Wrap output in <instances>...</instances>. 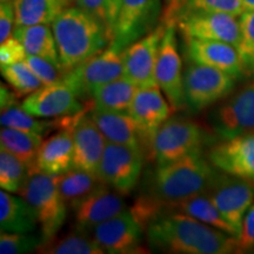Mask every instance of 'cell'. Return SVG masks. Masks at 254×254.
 Masks as SVG:
<instances>
[{"instance_id": "cell-1", "label": "cell", "mask_w": 254, "mask_h": 254, "mask_svg": "<svg viewBox=\"0 0 254 254\" xmlns=\"http://www.w3.org/2000/svg\"><path fill=\"white\" fill-rule=\"evenodd\" d=\"M146 232L148 244L158 252L174 254L237 253L236 237L178 211L159 214L148 224Z\"/></svg>"}, {"instance_id": "cell-2", "label": "cell", "mask_w": 254, "mask_h": 254, "mask_svg": "<svg viewBox=\"0 0 254 254\" xmlns=\"http://www.w3.org/2000/svg\"><path fill=\"white\" fill-rule=\"evenodd\" d=\"M217 168L200 152H194L179 160L158 165L150 184L147 198L154 201L161 211L190 196L205 193L213 182Z\"/></svg>"}, {"instance_id": "cell-3", "label": "cell", "mask_w": 254, "mask_h": 254, "mask_svg": "<svg viewBox=\"0 0 254 254\" xmlns=\"http://www.w3.org/2000/svg\"><path fill=\"white\" fill-rule=\"evenodd\" d=\"M52 30L60 63L66 71L98 55L110 44L104 25L78 6H68L53 21Z\"/></svg>"}, {"instance_id": "cell-4", "label": "cell", "mask_w": 254, "mask_h": 254, "mask_svg": "<svg viewBox=\"0 0 254 254\" xmlns=\"http://www.w3.org/2000/svg\"><path fill=\"white\" fill-rule=\"evenodd\" d=\"M18 194L33 208L43 244L55 238L66 221L67 204L60 194L53 176L32 167Z\"/></svg>"}, {"instance_id": "cell-5", "label": "cell", "mask_w": 254, "mask_h": 254, "mask_svg": "<svg viewBox=\"0 0 254 254\" xmlns=\"http://www.w3.org/2000/svg\"><path fill=\"white\" fill-rule=\"evenodd\" d=\"M208 139L201 125L187 117L168 118L155 132L151 145V157L157 165L179 160L202 151Z\"/></svg>"}, {"instance_id": "cell-6", "label": "cell", "mask_w": 254, "mask_h": 254, "mask_svg": "<svg viewBox=\"0 0 254 254\" xmlns=\"http://www.w3.org/2000/svg\"><path fill=\"white\" fill-rule=\"evenodd\" d=\"M124 50L116 43H111L107 49L66 72L64 82L78 98L92 95L98 87L123 77Z\"/></svg>"}, {"instance_id": "cell-7", "label": "cell", "mask_w": 254, "mask_h": 254, "mask_svg": "<svg viewBox=\"0 0 254 254\" xmlns=\"http://www.w3.org/2000/svg\"><path fill=\"white\" fill-rule=\"evenodd\" d=\"M236 78L221 69L194 64L184 73V103L192 112H200L233 91Z\"/></svg>"}, {"instance_id": "cell-8", "label": "cell", "mask_w": 254, "mask_h": 254, "mask_svg": "<svg viewBox=\"0 0 254 254\" xmlns=\"http://www.w3.org/2000/svg\"><path fill=\"white\" fill-rule=\"evenodd\" d=\"M208 124L220 140L254 133V81L222 99L209 112Z\"/></svg>"}, {"instance_id": "cell-9", "label": "cell", "mask_w": 254, "mask_h": 254, "mask_svg": "<svg viewBox=\"0 0 254 254\" xmlns=\"http://www.w3.org/2000/svg\"><path fill=\"white\" fill-rule=\"evenodd\" d=\"M205 193L222 217L239 233L243 219L254 202V183L225 172H217Z\"/></svg>"}, {"instance_id": "cell-10", "label": "cell", "mask_w": 254, "mask_h": 254, "mask_svg": "<svg viewBox=\"0 0 254 254\" xmlns=\"http://www.w3.org/2000/svg\"><path fill=\"white\" fill-rule=\"evenodd\" d=\"M141 170V150L107 142L98 168V176L116 192L125 195L132 192L138 184Z\"/></svg>"}, {"instance_id": "cell-11", "label": "cell", "mask_w": 254, "mask_h": 254, "mask_svg": "<svg viewBox=\"0 0 254 254\" xmlns=\"http://www.w3.org/2000/svg\"><path fill=\"white\" fill-rule=\"evenodd\" d=\"M176 24L185 38L224 41L238 49L240 23L236 15L217 12H186L178 15Z\"/></svg>"}, {"instance_id": "cell-12", "label": "cell", "mask_w": 254, "mask_h": 254, "mask_svg": "<svg viewBox=\"0 0 254 254\" xmlns=\"http://www.w3.org/2000/svg\"><path fill=\"white\" fill-rule=\"evenodd\" d=\"M155 81L173 110L185 106L183 63L178 51L174 24L167 25L161 39L155 65Z\"/></svg>"}, {"instance_id": "cell-13", "label": "cell", "mask_w": 254, "mask_h": 254, "mask_svg": "<svg viewBox=\"0 0 254 254\" xmlns=\"http://www.w3.org/2000/svg\"><path fill=\"white\" fill-rule=\"evenodd\" d=\"M166 24L161 23L153 31L138 39L124 50V74L138 87L157 85L155 65L159 47Z\"/></svg>"}, {"instance_id": "cell-14", "label": "cell", "mask_w": 254, "mask_h": 254, "mask_svg": "<svg viewBox=\"0 0 254 254\" xmlns=\"http://www.w3.org/2000/svg\"><path fill=\"white\" fill-rule=\"evenodd\" d=\"M160 0H123L112 43L126 49L155 28Z\"/></svg>"}, {"instance_id": "cell-15", "label": "cell", "mask_w": 254, "mask_h": 254, "mask_svg": "<svg viewBox=\"0 0 254 254\" xmlns=\"http://www.w3.org/2000/svg\"><path fill=\"white\" fill-rule=\"evenodd\" d=\"M21 106L32 116L45 119L71 117L84 111L78 95L64 81L43 85L27 95Z\"/></svg>"}, {"instance_id": "cell-16", "label": "cell", "mask_w": 254, "mask_h": 254, "mask_svg": "<svg viewBox=\"0 0 254 254\" xmlns=\"http://www.w3.org/2000/svg\"><path fill=\"white\" fill-rule=\"evenodd\" d=\"M207 159L221 172L254 183V133L238 135L212 145Z\"/></svg>"}, {"instance_id": "cell-17", "label": "cell", "mask_w": 254, "mask_h": 254, "mask_svg": "<svg viewBox=\"0 0 254 254\" xmlns=\"http://www.w3.org/2000/svg\"><path fill=\"white\" fill-rule=\"evenodd\" d=\"M144 228L136 221L131 209L101 222L92 232L97 244L110 254L135 252L141 243Z\"/></svg>"}, {"instance_id": "cell-18", "label": "cell", "mask_w": 254, "mask_h": 254, "mask_svg": "<svg viewBox=\"0 0 254 254\" xmlns=\"http://www.w3.org/2000/svg\"><path fill=\"white\" fill-rule=\"evenodd\" d=\"M172 106L165 99L158 85L139 87L127 112L131 114L144 136L145 146L151 150L155 132L170 118Z\"/></svg>"}, {"instance_id": "cell-19", "label": "cell", "mask_w": 254, "mask_h": 254, "mask_svg": "<svg viewBox=\"0 0 254 254\" xmlns=\"http://www.w3.org/2000/svg\"><path fill=\"white\" fill-rule=\"evenodd\" d=\"M109 187L105 184L72 206L74 211L75 230L92 234L94 228L101 222L127 209L122 194L112 192Z\"/></svg>"}, {"instance_id": "cell-20", "label": "cell", "mask_w": 254, "mask_h": 254, "mask_svg": "<svg viewBox=\"0 0 254 254\" xmlns=\"http://www.w3.org/2000/svg\"><path fill=\"white\" fill-rule=\"evenodd\" d=\"M73 168L98 174L107 141L91 114L82 113L72 128Z\"/></svg>"}, {"instance_id": "cell-21", "label": "cell", "mask_w": 254, "mask_h": 254, "mask_svg": "<svg viewBox=\"0 0 254 254\" xmlns=\"http://www.w3.org/2000/svg\"><path fill=\"white\" fill-rule=\"evenodd\" d=\"M185 41L187 56L192 63L221 69L236 79L245 72L239 51L232 44L195 38H185Z\"/></svg>"}, {"instance_id": "cell-22", "label": "cell", "mask_w": 254, "mask_h": 254, "mask_svg": "<svg viewBox=\"0 0 254 254\" xmlns=\"http://www.w3.org/2000/svg\"><path fill=\"white\" fill-rule=\"evenodd\" d=\"M91 117L107 142L126 145L136 150H144V136L128 112L94 109L92 111Z\"/></svg>"}, {"instance_id": "cell-23", "label": "cell", "mask_w": 254, "mask_h": 254, "mask_svg": "<svg viewBox=\"0 0 254 254\" xmlns=\"http://www.w3.org/2000/svg\"><path fill=\"white\" fill-rule=\"evenodd\" d=\"M37 170L59 176L73 167L72 128L62 129L41 142L36 159Z\"/></svg>"}, {"instance_id": "cell-24", "label": "cell", "mask_w": 254, "mask_h": 254, "mask_svg": "<svg viewBox=\"0 0 254 254\" xmlns=\"http://www.w3.org/2000/svg\"><path fill=\"white\" fill-rule=\"evenodd\" d=\"M82 113L75 114L71 117H64L62 120L57 118L56 120H49L45 118L39 119L38 117H34L26 112L23 109L21 105L15 103L11 106L6 107L1 110V116H0V124L2 127H11V128L19 129V131H24L32 134H37L40 136L46 135L53 129L58 128V127H72L77 123L79 117Z\"/></svg>"}, {"instance_id": "cell-25", "label": "cell", "mask_w": 254, "mask_h": 254, "mask_svg": "<svg viewBox=\"0 0 254 254\" xmlns=\"http://www.w3.org/2000/svg\"><path fill=\"white\" fill-rule=\"evenodd\" d=\"M39 222L31 205L20 195L7 190L0 192V227L1 231L17 233H33Z\"/></svg>"}, {"instance_id": "cell-26", "label": "cell", "mask_w": 254, "mask_h": 254, "mask_svg": "<svg viewBox=\"0 0 254 254\" xmlns=\"http://www.w3.org/2000/svg\"><path fill=\"white\" fill-rule=\"evenodd\" d=\"M13 36L23 44L28 56H36L62 66L53 30L50 25H31L17 26Z\"/></svg>"}, {"instance_id": "cell-27", "label": "cell", "mask_w": 254, "mask_h": 254, "mask_svg": "<svg viewBox=\"0 0 254 254\" xmlns=\"http://www.w3.org/2000/svg\"><path fill=\"white\" fill-rule=\"evenodd\" d=\"M71 0H13L15 9V25L53 24L69 6Z\"/></svg>"}, {"instance_id": "cell-28", "label": "cell", "mask_w": 254, "mask_h": 254, "mask_svg": "<svg viewBox=\"0 0 254 254\" xmlns=\"http://www.w3.org/2000/svg\"><path fill=\"white\" fill-rule=\"evenodd\" d=\"M168 211H178L190 215V217L198 219L204 224L225 232L230 236L237 237L238 234L236 228L222 217L217 206L212 202V200L208 198L206 193H200V194L190 196V198L172 206Z\"/></svg>"}, {"instance_id": "cell-29", "label": "cell", "mask_w": 254, "mask_h": 254, "mask_svg": "<svg viewBox=\"0 0 254 254\" xmlns=\"http://www.w3.org/2000/svg\"><path fill=\"white\" fill-rule=\"evenodd\" d=\"M56 185L65 202L72 207L105 183L98 174L71 168L59 176H53Z\"/></svg>"}, {"instance_id": "cell-30", "label": "cell", "mask_w": 254, "mask_h": 254, "mask_svg": "<svg viewBox=\"0 0 254 254\" xmlns=\"http://www.w3.org/2000/svg\"><path fill=\"white\" fill-rule=\"evenodd\" d=\"M138 88L135 84L125 77L107 82L94 90L91 95L93 98L94 109L127 112Z\"/></svg>"}, {"instance_id": "cell-31", "label": "cell", "mask_w": 254, "mask_h": 254, "mask_svg": "<svg viewBox=\"0 0 254 254\" xmlns=\"http://www.w3.org/2000/svg\"><path fill=\"white\" fill-rule=\"evenodd\" d=\"M43 140V136L19 131L11 127H2L0 131L1 148L20 159L30 170L36 166L38 151Z\"/></svg>"}, {"instance_id": "cell-32", "label": "cell", "mask_w": 254, "mask_h": 254, "mask_svg": "<svg viewBox=\"0 0 254 254\" xmlns=\"http://www.w3.org/2000/svg\"><path fill=\"white\" fill-rule=\"evenodd\" d=\"M37 252L44 254H104L105 251L90 234L75 230L63 237L56 236L41 244Z\"/></svg>"}, {"instance_id": "cell-33", "label": "cell", "mask_w": 254, "mask_h": 254, "mask_svg": "<svg viewBox=\"0 0 254 254\" xmlns=\"http://www.w3.org/2000/svg\"><path fill=\"white\" fill-rule=\"evenodd\" d=\"M30 168L8 151L0 150V187L9 193H18L27 179Z\"/></svg>"}, {"instance_id": "cell-34", "label": "cell", "mask_w": 254, "mask_h": 254, "mask_svg": "<svg viewBox=\"0 0 254 254\" xmlns=\"http://www.w3.org/2000/svg\"><path fill=\"white\" fill-rule=\"evenodd\" d=\"M1 74L19 98L27 97L43 86V82L34 74L26 62L1 66Z\"/></svg>"}, {"instance_id": "cell-35", "label": "cell", "mask_w": 254, "mask_h": 254, "mask_svg": "<svg viewBox=\"0 0 254 254\" xmlns=\"http://www.w3.org/2000/svg\"><path fill=\"white\" fill-rule=\"evenodd\" d=\"M123 0H75L78 7L99 20L106 28L110 44L114 39L116 24Z\"/></svg>"}, {"instance_id": "cell-36", "label": "cell", "mask_w": 254, "mask_h": 254, "mask_svg": "<svg viewBox=\"0 0 254 254\" xmlns=\"http://www.w3.org/2000/svg\"><path fill=\"white\" fill-rule=\"evenodd\" d=\"M43 244L41 234L17 233V232L1 231L0 234V253L23 254L38 250Z\"/></svg>"}, {"instance_id": "cell-37", "label": "cell", "mask_w": 254, "mask_h": 254, "mask_svg": "<svg viewBox=\"0 0 254 254\" xmlns=\"http://www.w3.org/2000/svg\"><path fill=\"white\" fill-rule=\"evenodd\" d=\"M240 40L238 45L245 71L254 72V11H245L240 15Z\"/></svg>"}, {"instance_id": "cell-38", "label": "cell", "mask_w": 254, "mask_h": 254, "mask_svg": "<svg viewBox=\"0 0 254 254\" xmlns=\"http://www.w3.org/2000/svg\"><path fill=\"white\" fill-rule=\"evenodd\" d=\"M196 11L227 13L236 17H240L245 12L243 0H189L179 14Z\"/></svg>"}, {"instance_id": "cell-39", "label": "cell", "mask_w": 254, "mask_h": 254, "mask_svg": "<svg viewBox=\"0 0 254 254\" xmlns=\"http://www.w3.org/2000/svg\"><path fill=\"white\" fill-rule=\"evenodd\" d=\"M25 62L30 66L34 74L39 78V80L43 82V85H51L64 81L66 72H67L62 66L56 65L55 63L40 58V57L27 56Z\"/></svg>"}, {"instance_id": "cell-40", "label": "cell", "mask_w": 254, "mask_h": 254, "mask_svg": "<svg viewBox=\"0 0 254 254\" xmlns=\"http://www.w3.org/2000/svg\"><path fill=\"white\" fill-rule=\"evenodd\" d=\"M236 245L237 253L254 249V202L243 219L240 231L236 237Z\"/></svg>"}, {"instance_id": "cell-41", "label": "cell", "mask_w": 254, "mask_h": 254, "mask_svg": "<svg viewBox=\"0 0 254 254\" xmlns=\"http://www.w3.org/2000/svg\"><path fill=\"white\" fill-rule=\"evenodd\" d=\"M27 56L24 45L14 36L9 37L7 40L1 43V46H0V65L1 66L25 62Z\"/></svg>"}, {"instance_id": "cell-42", "label": "cell", "mask_w": 254, "mask_h": 254, "mask_svg": "<svg viewBox=\"0 0 254 254\" xmlns=\"http://www.w3.org/2000/svg\"><path fill=\"white\" fill-rule=\"evenodd\" d=\"M15 24V9L13 1H5L0 5V43L12 36Z\"/></svg>"}, {"instance_id": "cell-43", "label": "cell", "mask_w": 254, "mask_h": 254, "mask_svg": "<svg viewBox=\"0 0 254 254\" xmlns=\"http://www.w3.org/2000/svg\"><path fill=\"white\" fill-rule=\"evenodd\" d=\"M167 6L165 8L163 23L166 25L176 24V19L180 13L184 6L189 0H166Z\"/></svg>"}, {"instance_id": "cell-44", "label": "cell", "mask_w": 254, "mask_h": 254, "mask_svg": "<svg viewBox=\"0 0 254 254\" xmlns=\"http://www.w3.org/2000/svg\"><path fill=\"white\" fill-rule=\"evenodd\" d=\"M0 93H1V97H0V99H1L0 100L1 110L17 103V98H19L18 94L13 90L11 91L7 86H5L4 82H1V91H0Z\"/></svg>"}, {"instance_id": "cell-45", "label": "cell", "mask_w": 254, "mask_h": 254, "mask_svg": "<svg viewBox=\"0 0 254 254\" xmlns=\"http://www.w3.org/2000/svg\"><path fill=\"white\" fill-rule=\"evenodd\" d=\"M244 11H254V0H243Z\"/></svg>"}, {"instance_id": "cell-46", "label": "cell", "mask_w": 254, "mask_h": 254, "mask_svg": "<svg viewBox=\"0 0 254 254\" xmlns=\"http://www.w3.org/2000/svg\"><path fill=\"white\" fill-rule=\"evenodd\" d=\"M1 2H5V1H12V0H0Z\"/></svg>"}, {"instance_id": "cell-47", "label": "cell", "mask_w": 254, "mask_h": 254, "mask_svg": "<svg viewBox=\"0 0 254 254\" xmlns=\"http://www.w3.org/2000/svg\"><path fill=\"white\" fill-rule=\"evenodd\" d=\"M71 1H72V0H71Z\"/></svg>"}]
</instances>
